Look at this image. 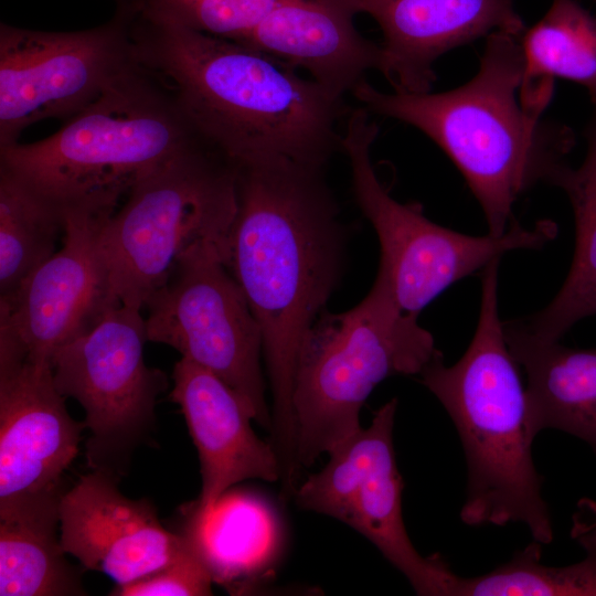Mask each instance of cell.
Instances as JSON below:
<instances>
[{"instance_id": "cell-4", "label": "cell", "mask_w": 596, "mask_h": 596, "mask_svg": "<svg viewBox=\"0 0 596 596\" xmlns=\"http://www.w3.org/2000/svg\"><path fill=\"white\" fill-rule=\"evenodd\" d=\"M500 260L480 272L479 317L462 356L450 366L441 356L419 377L447 411L462 444L467 464L462 522L523 523L533 540L547 544L553 528L532 457L526 387L499 316Z\"/></svg>"}, {"instance_id": "cell-23", "label": "cell", "mask_w": 596, "mask_h": 596, "mask_svg": "<svg viewBox=\"0 0 596 596\" xmlns=\"http://www.w3.org/2000/svg\"><path fill=\"white\" fill-rule=\"evenodd\" d=\"M58 509L0 519V596L86 594L61 544Z\"/></svg>"}, {"instance_id": "cell-12", "label": "cell", "mask_w": 596, "mask_h": 596, "mask_svg": "<svg viewBox=\"0 0 596 596\" xmlns=\"http://www.w3.org/2000/svg\"><path fill=\"white\" fill-rule=\"evenodd\" d=\"M397 398L375 413L369 427L332 448L329 460L294 491L296 504L331 517L368 539L421 596H449L456 574L440 556H423L407 534L402 512L403 478L393 429Z\"/></svg>"}, {"instance_id": "cell-17", "label": "cell", "mask_w": 596, "mask_h": 596, "mask_svg": "<svg viewBox=\"0 0 596 596\" xmlns=\"http://www.w3.org/2000/svg\"><path fill=\"white\" fill-rule=\"evenodd\" d=\"M170 400L178 404L196 448L202 487L190 503L210 509L233 486L247 480H280V462L272 443L252 428L254 413L230 385L212 372L181 358L173 366Z\"/></svg>"}, {"instance_id": "cell-8", "label": "cell", "mask_w": 596, "mask_h": 596, "mask_svg": "<svg viewBox=\"0 0 596 596\" xmlns=\"http://www.w3.org/2000/svg\"><path fill=\"white\" fill-rule=\"evenodd\" d=\"M379 127L363 107L349 111L342 134L354 200L380 244L376 274L407 313L419 316L456 281L517 249H541L557 235V225L540 220L523 226L515 217L500 236L464 234L434 223L419 203L396 201L380 181L371 159Z\"/></svg>"}, {"instance_id": "cell-20", "label": "cell", "mask_w": 596, "mask_h": 596, "mask_svg": "<svg viewBox=\"0 0 596 596\" xmlns=\"http://www.w3.org/2000/svg\"><path fill=\"white\" fill-rule=\"evenodd\" d=\"M509 350L526 375L529 426L555 428L596 448V349L570 348L503 321Z\"/></svg>"}, {"instance_id": "cell-21", "label": "cell", "mask_w": 596, "mask_h": 596, "mask_svg": "<svg viewBox=\"0 0 596 596\" xmlns=\"http://www.w3.org/2000/svg\"><path fill=\"white\" fill-rule=\"evenodd\" d=\"M585 129L586 153L577 168L567 164L553 185L567 195L575 224L568 274L554 298L530 316L512 319L530 334L560 339L579 320L596 315V104Z\"/></svg>"}, {"instance_id": "cell-11", "label": "cell", "mask_w": 596, "mask_h": 596, "mask_svg": "<svg viewBox=\"0 0 596 596\" xmlns=\"http://www.w3.org/2000/svg\"><path fill=\"white\" fill-rule=\"evenodd\" d=\"M138 64L130 19L78 31L0 24V148L44 119H68Z\"/></svg>"}, {"instance_id": "cell-13", "label": "cell", "mask_w": 596, "mask_h": 596, "mask_svg": "<svg viewBox=\"0 0 596 596\" xmlns=\"http://www.w3.org/2000/svg\"><path fill=\"white\" fill-rule=\"evenodd\" d=\"M116 209L65 207L60 247L12 292L0 296V336L28 358L51 363L60 348L120 305L111 295L100 247L102 228Z\"/></svg>"}, {"instance_id": "cell-15", "label": "cell", "mask_w": 596, "mask_h": 596, "mask_svg": "<svg viewBox=\"0 0 596 596\" xmlns=\"http://www.w3.org/2000/svg\"><path fill=\"white\" fill-rule=\"evenodd\" d=\"M118 481L92 470L67 489L58 509L60 539L85 568L126 585L168 565L190 542L163 526L151 502L121 493Z\"/></svg>"}, {"instance_id": "cell-22", "label": "cell", "mask_w": 596, "mask_h": 596, "mask_svg": "<svg viewBox=\"0 0 596 596\" xmlns=\"http://www.w3.org/2000/svg\"><path fill=\"white\" fill-rule=\"evenodd\" d=\"M524 66L520 99L541 115L554 79L583 86L596 104V17L576 0H552L544 15L520 39Z\"/></svg>"}, {"instance_id": "cell-18", "label": "cell", "mask_w": 596, "mask_h": 596, "mask_svg": "<svg viewBox=\"0 0 596 596\" xmlns=\"http://www.w3.org/2000/svg\"><path fill=\"white\" fill-rule=\"evenodd\" d=\"M347 0H280L240 43L305 71L334 100L379 71L381 44L355 28Z\"/></svg>"}, {"instance_id": "cell-26", "label": "cell", "mask_w": 596, "mask_h": 596, "mask_svg": "<svg viewBox=\"0 0 596 596\" xmlns=\"http://www.w3.org/2000/svg\"><path fill=\"white\" fill-rule=\"evenodd\" d=\"M130 19L242 41L280 0H113Z\"/></svg>"}, {"instance_id": "cell-9", "label": "cell", "mask_w": 596, "mask_h": 596, "mask_svg": "<svg viewBox=\"0 0 596 596\" xmlns=\"http://www.w3.org/2000/svg\"><path fill=\"white\" fill-rule=\"evenodd\" d=\"M147 341L141 309L116 305L51 362L58 392L85 412L87 465L118 480L153 434L157 400L168 386L166 373L145 363Z\"/></svg>"}, {"instance_id": "cell-2", "label": "cell", "mask_w": 596, "mask_h": 596, "mask_svg": "<svg viewBox=\"0 0 596 596\" xmlns=\"http://www.w3.org/2000/svg\"><path fill=\"white\" fill-rule=\"evenodd\" d=\"M130 32L138 63L170 89L194 130L235 166L285 158L326 168L342 151L344 103L287 63L184 28L130 19Z\"/></svg>"}, {"instance_id": "cell-10", "label": "cell", "mask_w": 596, "mask_h": 596, "mask_svg": "<svg viewBox=\"0 0 596 596\" xmlns=\"http://www.w3.org/2000/svg\"><path fill=\"white\" fill-rule=\"evenodd\" d=\"M227 263L212 244L188 251L143 307L148 341L219 376L248 404L255 422L272 429L262 330Z\"/></svg>"}, {"instance_id": "cell-16", "label": "cell", "mask_w": 596, "mask_h": 596, "mask_svg": "<svg viewBox=\"0 0 596 596\" xmlns=\"http://www.w3.org/2000/svg\"><path fill=\"white\" fill-rule=\"evenodd\" d=\"M355 14L381 28L379 72L394 92H430L434 65L445 53L504 32L521 38L524 22L514 0H347Z\"/></svg>"}, {"instance_id": "cell-7", "label": "cell", "mask_w": 596, "mask_h": 596, "mask_svg": "<svg viewBox=\"0 0 596 596\" xmlns=\"http://www.w3.org/2000/svg\"><path fill=\"white\" fill-rule=\"evenodd\" d=\"M125 196L100 234L117 304L142 310L196 245H215L230 257L238 167L202 137L140 177Z\"/></svg>"}, {"instance_id": "cell-27", "label": "cell", "mask_w": 596, "mask_h": 596, "mask_svg": "<svg viewBox=\"0 0 596 596\" xmlns=\"http://www.w3.org/2000/svg\"><path fill=\"white\" fill-rule=\"evenodd\" d=\"M213 583L209 567L190 542L168 565L129 584L116 585L110 595L207 596L212 595Z\"/></svg>"}, {"instance_id": "cell-1", "label": "cell", "mask_w": 596, "mask_h": 596, "mask_svg": "<svg viewBox=\"0 0 596 596\" xmlns=\"http://www.w3.org/2000/svg\"><path fill=\"white\" fill-rule=\"evenodd\" d=\"M324 167L270 158L238 167V207L227 267L263 336L272 440L296 461L292 385L302 340L347 266L348 232Z\"/></svg>"}, {"instance_id": "cell-29", "label": "cell", "mask_w": 596, "mask_h": 596, "mask_svg": "<svg viewBox=\"0 0 596 596\" xmlns=\"http://www.w3.org/2000/svg\"><path fill=\"white\" fill-rule=\"evenodd\" d=\"M590 1L596 4V0H590Z\"/></svg>"}, {"instance_id": "cell-5", "label": "cell", "mask_w": 596, "mask_h": 596, "mask_svg": "<svg viewBox=\"0 0 596 596\" xmlns=\"http://www.w3.org/2000/svg\"><path fill=\"white\" fill-rule=\"evenodd\" d=\"M199 137L138 63L54 134L0 148V167L63 207L118 206L140 177Z\"/></svg>"}, {"instance_id": "cell-25", "label": "cell", "mask_w": 596, "mask_h": 596, "mask_svg": "<svg viewBox=\"0 0 596 596\" xmlns=\"http://www.w3.org/2000/svg\"><path fill=\"white\" fill-rule=\"evenodd\" d=\"M65 209L0 167V294L12 292L58 248Z\"/></svg>"}, {"instance_id": "cell-28", "label": "cell", "mask_w": 596, "mask_h": 596, "mask_svg": "<svg viewBox=\"0 0 596 596\" xmlns=\"http://www.w3.org/2000/svg\"><path fill=\"white\" fill-rule=\"evenodd\" d=\"M578 507L586 511L596 520V502L592 500L584 499L578 503Z\"/></svg>"}, {"instance_id": "cell-6", "label": "cell", "mask_w": 596, "mask_h": 596, "mask_svg": "<svg viewBox=\"0 0 596 596\" xmlns=\"http://www.w3.org/2000/svg\"><path fill=\"white\" fill-rule=\"evenodd\" d=\"M441 356L418 316L400 307L377 274L359 304L342 312L326 309L302 340L294 376L299 469L361 428V408L379 383L419 376Z\"/></svg>"}, {"instance_id": "cell-3", "label": "cell", "mask_w": 596, "mask_h": 596, "mask_svg": "<svg viewBox=\"0 0 596 596\" xmlns=\"http://www.w3.org/2000/svg\"><path fill=\"white\" fill-rule=\"evenodd\" d=\"M520 39L488 35L476 75L447 92L384 93L364 79L351 93L369 113L415 127L448 156L493 236L508 230L524 192L540 182L553 185L574 146L568 127L545 124L522 105Z\"/></svg>"}, {"instance_id": "cell-24", "label": "cell", "mask_w": 596, "mask_h": 596, "mask_svg": "<svg viewBox=\"0 0 596 596\" xmlns=\"http://www.w3.org/2000/svg\"><path fill=\"white\" fill-rule=\"evenodd\" d=\"M572 538L586 556L566 566L541 563V543L533 540L512 558L476 577L456 575L449 596H596V520L578 508Z\"/></svg>"}, {"instance_id": "cell-19", "label": "cell", "mask_w": 596, "mask_h": 596, "mask_svg": "<svg viewBox=\"0 0 596 596\" xmlns=\"http://www.w3.org/2000/svg\"><path fill=\"white\" fill-rule=\"evenodd\" d=\"M182 533L209 567L213 582L244 592L269 575L283 542L278 514L260 494L227 490L207 510L190 504Z\"/></svg>"}, {"instance_id": "cell-14", "label": "cell", "mask_w": 596, "mask_h": 596, "mask_svg": "<svg viewBox=\"0 0 596 596\" xmlns=\"http://www.w3.org/2000/svg\"><path fill=\"white\" fill-rule=\"evenodd\" d=\"M84 428L70 415L51 363L0 337V518L61 501Z\"/></svg>"}]
</instances>
